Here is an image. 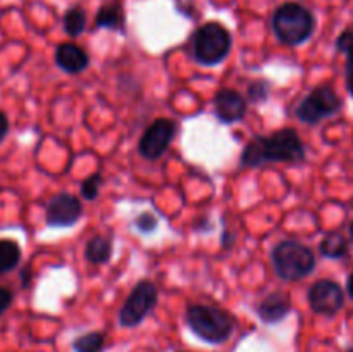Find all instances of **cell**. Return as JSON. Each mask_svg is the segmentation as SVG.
I'll list each match as a JSON object with an SVG mask.
<instances>
[{
	"label": "cell",
	"instance_id": "1",
	"mask_svg": "<svg viewBox=\"0 0 353 352\" xmlns=\"http://www.w3.org/2000/svg\"><path fill=\"white\" fill-rule=\"evenodd\" d=\"M305 145L293 128H283L269 137H255L241 154V164L259 168L268 162H302Z\"/></svg>",
	"mask_w": 353,
	"mask_h": 352
},
{
	"label": "cell",
	"instance_id": "2",
	"mask_svg": "<svg viewBox=\"0 0 353 352\" xmlns=\"http://www.w3.org/2000/svg\"><path fill=\"white\" fill-rule=\"evenodd\" d=\"M316 28V19L307 7L296 2L283 3L272 16V31L281 43L300 45L309 40Z\"/></svg>",
	"mask_w": 353,
	"mask_h": 352
},
{
	"label": "cell",
	"instance_id": "3",
	"mask_svg": "<svg viewBox=\"0 0 353 352\" xmlns=\"http://www.w3.org/2000/svg\"><path fill=\"white\" fill-rule=\"evenodd\" d=\"M186 323L190 330L209 344H223L234 330V320L221 307L196 304L186 311Z\"/></svg>",
	"mask_w": 353,
	"mask_h": 352
},
{
	"label": "cell",
	"instance_id": "4",
	"mask_svg": "<svg viewBox=\"0 0 353 352\" xmlns=\"http://www.w3.org/2000/svg\"><path fill=\"white\" fill-rule=\"evenodd\" d=\"M276 275L286 282H299L316 269V255L307 245L296 240H283L272 248Z\"/></svg>",
	"mask_w": 353,
	"mask_h": 352
},
{
	"label": "cell",
	"instance_id": "5",
	"mask_svg": "<svg viewBox=\"0 0 353 352\" xmlns=\"http://www.w3.org/2000/svg\"><path fill=\"white\" fill-rule=\"evenodd\" d=\"M231 50V35L221 23H207L195 31L192 40L193 57L202 66H217Z\"/></svg>",
	"mask_w": 353,
	"mask_h": 352
},
{
	"label": "cell",
	"instance_id": "6",
	"mask_svg": "<svg viewBox=\"0 0 353 352\" xmlns=\"http://www.w3.org/2000/svg\"><path fill=\"white\" fill-rule=\"evenodd\" d=\"M341 99L330 85H319L299 104L296 117L305 124H317L341 109Z\"/></svg>",
	"mask_w": 353,
	"mask_h": 352
},
{
	"label": "cell",
	"instance_id": "7",
	"mask_svg": "<svg viewBox=\"0 0 353 352\" xmlns=\"http://www.w3.org/2000/svg\"><path fill=\"white\" fill-rule=\"evenodd\" d=\"M157 300L159 292L155 285L152 282L143 280L131 290L126 302L121 307L119 323L126 328L137 326L154 311V307L157 306Z\"/></svg>",
	"mask_w": 353,
	"mask_h": 352
},
{
	"label": "cell",
	"instance_id": "8",
	"mask_svg": "<svg viewBox=\"0 0 353 352\" xmlns=\"http://www.w3.org/2000/svg\"><path fill=\"white\" fill-rule=\"evenodd\" d=\"M176 135V123L172 119H155L150 126L145 130L141 135L140 144H138V150L148 161H155L161 157L168 147L171 145L172 138Z\"/></svg>",
	"mask_w": 353,
	"mask_h": 352
},
{
	"label": "cell",
	"instance_id": "9",
	"mask_svg": "<svg viewBox=\"0 0 353 352\" xmlns=\"http://www.w3.org/2000/svg\"><path fill=\"white\" fill-rule=\"evenodd\" d=\"M343 289L333 280H319L309 290V306L314 313L333 316L343 307Z\"/></svg>",
	"mask_w": 353,
	"mask_h": 352
},
{
	"label": "cell",
	"instance_id": "10",
	"mask_svg": "<svg viewBox=\"0 0 353 352\" xmlns=\"http://www.w3.org/2000/svg\"><path fill=\"white\" fill-rule=\"evenodd\" d=\"M83 214V204L71 193H57L47 206V224L52 228H68L78 223Z\"/></svg>",
	"mask_w": 353,
	"mask_h": 352
},
{
	"label": "cell",
	"instance_id": "11",
	"mask_svg": "<svg viewBox=\"0 0 353 352\" xmlns=\"http://www.w3.org/2000/svg\"><path fill=\"white\" fill-rule=\"evenodd\" d=\"M214 107H216V116L221 123L233 124L243 119L247 114V100L240 92L231 88H223L217 92L214 99Z\"/></svg>",
	"mask_w": 353,
	"mask_h": 352
},
{
	"label": "cell",
	"instance_id": "12",
	"mask_svg": "<svg viewBox=\"0 0 353 352\" xmlns=\"http://www.w3.org/2000/svg\"><path fill=\"white\" fill-rule=\"evenodd\" d=\"M88 62V54L76 43H61L55 50V64L69 75L85 71Z\"/></svg>",
	"mask_w": 353,
	"mask_h": 352
},
{
	"label": "cell",
	"instance_id": "13",
	"mask_svg": "<svg viewBox=\"0 0 353 352\" xmlns=\"http://www.w3.org/2000/svg\"><path fill=\"white\" fill-rule=\"evenodd\" d=\"M290 309H292L290 297L285 292H272L259 306V317L264 323H278L288 316Z\"/></svg>",
	"mask_w": 353,
	"mask_h": 352
},
{
	"label": "cell",
	"instance_id": "14",
	"mask_svg": "<svg viewBox=\"0 0 353 352\" xmlns=\"http://www.w3.org/2000/svg\"><path fill=\"white\" fill-rule=\"evenodd\" d=\"M112 255V242L103 235H95L90 238L85 248V257L93 264H103Z\"/></svg>",
	"mask_w": 353,
	"mask_h": 352
},
{
	"label": "cell",
	"instance_id": "15",
	"mask_svg": "<svg viewBox=\"0 0 353 352\" xmlns=\"http://www.w3.org/2000/svg\"><path fill=\"white\" fill-rule=\"evenodd\" d=\"M97 28H107V30H124V12L119 3H107L100 7L95 17Z\"/></svg>",
	"mask_w": 353,
	"mask_h": 352
},
{
	"label": "cell",
	"instance_id": "16",
	"mask_svg": "<svg viewBox=\"0 0 353 352\" xmlns=\"http://www.w3.org/2000/svg\"><path fill=\"white\" fill-rule=\"evenodd\" d=\"M319 251L324 257L341 259L348 254V240L341 231H330L321 240Z\"/></svg>",
	"mask_w": 353,
	"mask_h": 352
},
{
	"label": "cell",
	"instance_id": "17",
	"mask_svg": "<svg viewBox=\"0 0 353 352\" xmlns=\"http://www.w3.org/2000/svg\"><path fill=\"white\" fill-rule=\"evenodd\" d=\"M21 261V248L14 240L2 238L0 240V275L9 273L19 264Z\"/></svg>",
	"mask_w": 353,
	"mask_h": 352
},
{
	"label": "cell",
	"instance_id": "18",
	"mask_svg": "<svg viewBox=\"0 0 353 352\" xmlns=\"http://www.w3.org/2000/svg\"><path fill=\"white\" fill-rule=\"evenodd\" d=\"M338 52L347 55V90L353 97V31L347 30L338 37Z\"/></svg>",
	"mask_w": 353,
	"mask_h": 352
},
{
	"label": "cell",
	"instance_id": "19",
	"mask_svg": "<svg viewBox=\"0 0 353 352\" xmlns=\"http://www.w3.org/2000/svg\"><path fill=\"white\" fill-rule=\"evenodd\" d=\"M86 28V14L79 7H72L64 16V30L69 37H79Z\"/></svg>",
	"mask_w": 353,
	"mask_h": 352
},
{
	"label": "cell",
	"instance_id": "20",
	"mask_svg": "<svg viewBox=\"0 0 353 352\" xmlns=\"http://www.w3.org/2000/svg\"><path fill=\"white\" fill-rule=\"evenodd\" d=\"M103 335L99 331H92L72 342V349L76 352H99L103 347Z\"/></svg>",
	"mask_w": 353,
	"mask_h": 352
},
{
	"label": "cell",
	"instance_id": "21",
	"mask_svg": "<svg viewBox=\"0 0 353 352\" xmlns=\"http://www.w3.org/2000/svg\"><path fill=\"white\" fill-rule=\"evenodd\" d=\"M102 183H103V179H102V176L99 175V173L88 176V178H86L85 182L81 183V195L85 197L86 200H95L97 197H99V192H100V186H102Z\"/></svg>",
	"mask_w": 353,
	"mask_h": 352
},
{
	"label": "cell",
	"instance_id": "22",
	"mask_svg": "<svg viewBox=\"0 0 353 352\" xmlns=\"http://www.w3.org/2000/svg\"><path fill=\"white\" fill-rule=\"evenodd\" d=\"M157 224V217L152 213H141L140 216L137 217V221H134V226H137V230L141 231V233H152V231H155Z\"/></svg>",
	"mask_w": 353,
	"mask_h": 352
},
{
	"label": "cell",
	"instance_id": "23",
	"mask_svg": "<svg viewBox=\"0 0 353 352\" xmlns=\"http://www.w3.org/2000/svg\"><path fill=\"white\" fill-rule=\"evenodd\" d=\"M269 95V83L268 81H255L248 86V99L252 102H264Z\"/></svg>",
	"mask_w": 353,
	"mask_h": 352
},
{
	"label": "cell",
	"instance_id": "24",
	"mask_svg": "<svg viewBox=\"0 0 353 352\" xmlns=\"http://www.w3.org/2000/svg\"><path fill=\"white\" fill-rule=\"evenodd\" d=\"M10 304H12V293H10V290L0 286V316L9 309Z\"/></svg>",
	"mask_w": 353,
	"mask_h": 352
},
{
	"label": "cell",
	"instance_id": "25",
	"mask_svg": "<svg viewBox=\"0 0 353 352\" xmlns=\"http://www.w3.org/2000/svg\"><path fill=\"white\" fill-rule=\"evenodd\" d=\"M7 133H9V119H7L6 114L0 110V141L7 137Z\"/></svg>",
	"mask_w": 353,
	"mask_h": 352
},
{
	"label": "cell",
	"instance_id": "26",
	"mask_svg": "<svg viewBox=\"0 0 353 352\" xmlns=\"http://www.w3.org/2000/svg\"><path fill=\"white\" fill-rule=\"evenodd\" d=\"M347 290H348V295L353 299V273L348 276V280H347Z\"/></svg>",
	"mask_w": 353,
	"mask_h": 352
},
{
	"label": "cell",
	"instance_id": "27",
	"mask_svg": "<svg viewBox=\"0 0 353 352\" xmlns=\"http://www.w3.org/2000/svg\"><path fill=\"white\" fill-rule=\"evenodd\" d=\"M350 237H352V240H353V223H352V226H350Z\"/></svg>",
	"mask_w": 353,
	"mask_h": 352
}]
</instances>
